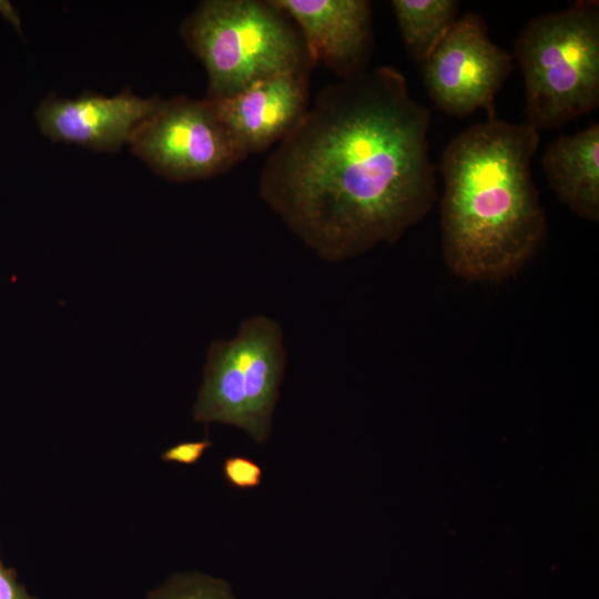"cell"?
Returning <instances> with one entry per match:
<instances>
[{"instance_id":"cell-1","label":"cell","mask_w":599,"mask_h":599,"mask_svg":"<svg viewBox=\"0 0 599 599\" xmlns=\"http://www.w3.org/2000/svg\"><path fill=\"white\" fill-rule=\"evenodd\" d=\"M429 110L388 65L324 87L266 159L262 201L318 257L393 244L437 200Z\"/></svg>"},{"instance_id":"cell-2","label":"cell","mask_w":599,"mask_h":599,"mask_svg":"<svg viewBox=\"0 0 599 599\" xmlns=\"http://www.w3.org/2000/svg\"><path fill=\"white\" fill-rule=\"evenodd\" d=\"M539 134L497 118L474 124L440 159L443 258L469 281H499L536 252L547 230L531 175Z\"/></svg>"},{"instance_id":"cell-3","label":"cell","mask_w":599,"mask_h":599,"mask_svg":"<svg viewBox=\"0 0 599 599\" xmlns=\"http://www.w3.org/2000/svg\"><path fill=\"white\" fill-rule=\"evenodd\" d=\"M528 125L552 130L599 104V2L531 18L514 40Z\"/></svg>"},{"instance_id":"cell-4","label":"cell","mask_w":599,"mask_h":599,"mask_svg":"<svg viewBox=\"0 0 599 599\" xmlns=\"http://www.w3.org/2000/svg\"><path fill=\"white\" fill-rule=\"evenodd\" d=\"M182 37L205 67L209 99H222L283 73H307L304 42L270 0H206Z\"/></svg>"},{"instance_id":"cell-5","label":"cell","mask_w":599,"mask_h":599,"mask_svg":"<svg viewBox=\"0 0 599 599\" xmlns=\"http://www.w3.org/2000/svg\"><path fill=\"white\" fill-rule=\"evenodd\" d=\"M285 365L278 323L266 315L244 319L233 338L210 345L193 419L235 426L264 444L272 432Z\"/></svg>"},{"instance_id":"cell-6","label":"cell","mask_w":599,"mask_h":599,"mask_svg":"<svg viewBox=\"0 0 599 599\" xmlns=\"http://www.w3.org/2000/svg\"><path fill=\"white\" fill-rule=\"evenodd\" d=\"M129 144L155 173L175 182L213 177L247 158L207 98L162 100Z\"/></svg>"},{"instance_id":"cell-7","label":"cell","mask_w":599,"mask_h":599,"mask_svg":"<svg viewBox=\"0 0 599 599\" xmlns=\"http://www.w3.org/2000/svg\"><path fill=\"white\" fill-rule=\"evenodd\" d=\"M512 59L490 40L481 17L468 12L420 65L424 85L449 115L463 118L484 109L494 119L495 98L512 70Z\"/></svg>"},{"instance_id":"cell-8","label":"cell","mask_w":599,"mask_h":599,"mask_svg":"<svg viewBox=\"0 0 599 599\" xmlns=\"http://www.w3.org/2000/svg\"><path fill=\"white\" fill-rule=\"evenodd\" d=\"M301 30L308 58L341 79L368 70L373 50L372 2L367 0H270Z\"/></svg>"},{"instance_id":"cell-9","label":"cell","mask_w":599,"mask_h":599,"mask_svg":"<svg viewBox=\"0 0 599 599\" xmlns=\"http://www.w3.org/2000/svg\"><path fill=\"white\" fill-rule=\"evenodd\" d=\"M159 97L140 98L130 90L114 97L87 92L77 99L50 95L37 110L41 132L53 141L98 151H118L135 128L161 104Z\"/></svg>"},{"instance_id":"cell-10","label":"cell","mask_w":599,"mask_h":599,"mask_svg":"<svg viewBox=\"0 0 599 599\" xmlns=\"http://www.w3.org/2000/svg\"><path fill=\"white\" fill-rule=\"evenodd\" d=\"M307 73H283L222 99H209L247 156L278 143L308 109Z\"/></svg>"},{"instance_id":"cell-11","label":"cell","mask_w":599,"mask_h":599,"mask_svg":"<svg viewBox=\"0 0 599 599\" xmlns=\"http://www.w3.org/2000/svg\"><path fill=\"white\" fill-rule=\"evenodd\" d=\"M541 166L559 201L581 219L599 220V124L555 139Z\"/></svg>"},{"instance_id":"cell-12","label":"cell","mask_w":599,"mask_h":599,"mask_svg":"<svg viewBox=\"0 0 599 599\" xmlns=\"http://www.w3.org/2000/svg\"><path fill=\"white\" fill-rule=\"evenodd\" d=\"M403 43L420 65L428 59L458 19L456 0H392Z\"/></svg>"},{"instance_id":"cell-13","label":"cell","mask_w":599,"mask_h":599,"mask_svg":"<svg viewBox=\"0 0 599 599\" xmlns=\"http://www.w3.org/2000/svg\"><path fill=\"white\" fill-rule=\"evenodd\" d=\"M148 599H235L229 582L201 572L179 573L149 592Z\"/></svg>"},{"instance_id":"cell-14","label":"cell","mask_w":599,"mask_h":599,"mask_svg":"<svg viewBox=\"0 0 599 599\" xmlns=\"http://www.w3.org/2000/svg\"><path fill=\"white\" fill-rule=\"evenodd\" d=\"M223 475L226 483L236 489H253L262 484L261 466L248 457L231 456L223 463Z\"/></svg>"},{"instance_id":"cell-15","label":"cell","mask_w":599,"mask_h":599,"mask_svg":"<svg viewBox=\"0 0 599 599\" xmlns=\"http://www.w3.org/2000/svg\"><path fill=\"white\" fill-rule=\"evenodd\" d=\"M212 446L213 443L207 437L195 441H183L167 448L161 455V459L166 463L193 465L197 463L205 450Z\"/></svg>"},{"instance_id":"cell-16","label":"cell","mask_w":599,"mask_h":599,"mask_svg":"<svg viewBox=\"0 0 599 599\" xmlns=\"http://www.w3.org/2000/svg\"><path fill=\"white\" fill-rule=\"evenodd\" d=\"M0 599H38L30 596L26 587L18 582L13 568H7L0 559Z\"/></svg>"}]
</instances>
